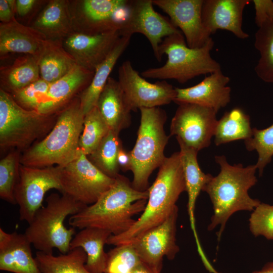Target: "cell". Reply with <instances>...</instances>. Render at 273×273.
Wrapping results in <instances>:
<instances>
[{"instance_id": "1", "label": "cell", "mask_w": 273, "mask_h": 273, "mask_svg": "<svg viewBox=\"0 0 273 273\" xmlns=\"http://www.w3.org/2000/svg\"><path fill=\"white\" fill-rule=\"evenodd\" d=\"M148 198L147 190H135L127 178L119 174L95 203L71 216L69 223L75 229L99 228L118 235L135 223L133 217L143 212Z\"/></svg>"}, {"instance_id": "2", "label": "cell", "mask_w": 273, "mask_h": 273, "mask_svg": "<svg viewBox=\"0 0 273 273\" xmlns=\"http://www.w3.org/2000/svg\"><path fill=\"white\" fill-rule=\"evenodd\" d=\"M220 171L204 187L203 191L209 195L213 205V213L208 230L212 231L218 225L217 240L219 241L230 217L239 211H253L261 202L253 199L249 190L257 182L255 164L244 167L242 164H230L223 156H215Z\"/></svg>"}, {"instance_id": "3", "label": "cell", "mask_w": 273, "mask_h": 273, "mask_svg": "<svg viewBox=\"0 0 273 273\" xmlns=\"http://www.w3.org/2000/svg\"><path fill=\"white\" fill-rule=\"evenodd\" d=\"M147 190V202L140 217L125 233L111 235L107 244L116 246L132 242L163 222L177 207L176 203L179 196L186 191L179 152L165 158L155 181Z\"/></svg>"}, {"instance_id": "4", "label": "cell", "mask_w": 273, "mask_h": 273, "mask_svg": "<svg viewBox=\"0 0 273 273\" xmlns=\"http://www.w3.org/2000/svg\"><path fill=\"white\" fill-rule=\"evenodd\" d=\"M85 115L76 96L58 113L55 124L42 140L21 154V165L36 168L64 166L78 155Z\"/></svg>"}, {"instance_id": "5", "label": "cell", "mask_w": 273, "mask_h": 273, "mask_svg": "<svg viewBox=\"0 0 273 273\" xmlns=\"http://www.w3.org/2000/svg\"><path fill=\"white\" fill-rule=\"evenodd\" d=\"M214 42L211 37L202 47L191 48L187 44L182 32L167 36L159 46V54L167 59L163 66L144 70L141 76L145 78L174 79L185 83L203 74L221 71L218 62L212 58L210 52Z\"/></svg>"}, {"instance_id": "6", "label": "cell", "mask_w": 273, "mask_h": 273, "mask_svg": "<svg viewBox=\"0 0 273 273\" xmlns=\"http://www.w3.org/2000/svg\"><path fill=\"white\" fill-rule=\"evenodd\" d=\"M46 202V205L36 212L28 223L24 234L37 251L53 253L56 248L66 254L70 251L71 242L76 234L75 228H67L64 221L86 205L58 193L50 195Z\"/></svg>"}, {"instance_id": "7", "label": "cell", "mask_w": 273, "mask_h": 273, "mask_svg": "<svg viewBox=\"0 0 273 273\" xmlns=\"http://www.w3.org/2000/svg\"><path fill=\"white\" fill-rule=\"evenodd\" d=\"M58 113L43 114L27 110L0 88L1 152L17 150L23 153L27 150L51 131Z\"/></svg>"}, {"instance_id": "8", "label": "cell", "mask_w": 273, "mask_h": 273, "mask_svg": "<svg viewBox=\"0 0 273 273\" xmlns=\"http://www.w3.org/2000/svg\"><path fill=\"white\" fill-rule=\"evenodd\" d=\"M138 137L130 151L133 174L131 183L134 189L140 191L148 189L149 178L153 171L159 168L166 157L164 151L169 136L164 126L167 116L159 107L142 108Z\"/></svg>"}, {"instance_id": "9", "label": "cell", "mask_w": 273, "mask_h": 273, "mask_svg": "<svg viewBox=\"0 0 273 273\" xmlns=\"http://www.w3.org/2000/svg\"><path fill=\"white\" fill-rule=\"evenodd\" d=\"M131 1H69L75 32L96 34L121 31L128 18Z\"/></svg>"}, {"instance_id": "10", "label": "cell", "mask_w": 273, "mask_h": 273, "mask_svg": "<svg viewBox=\"0 0 273 273\" xmlns=\"http://www.w3.org/2000/svg\"><path fill=\"white\" fill-rule=\"evenodd\" d=\"M61 167L60 192L86 206L95 203L115 181L97 168L81 150L75 159Z\"/></svg>"}, {"instance_id": "11", "label": "cell", "mask_w": 273, "mask_h": 273, "mask_svg": "<svg viewBox=\"0 0 273 273\" xmlns=\"http://www.w3.org/2000/svg\"><path fill=\"white\" fill-rule=\"evenodd\" d=\"M61 168L58 165L36 168L20 164L14 196L16 204L19 206L21 220L29 223L32 220L36 212L42 207L44 195L49 190L61 191Z\"/></svg>"}, {"instance_id": "12", "label": "cell", "mask_w": 273, "mask_h": 273, "mask_svg": "<svg viewBox=\"0 0 273 273\" xmlns=\"http://www.w3.org/2000/svg\"><path fill=\"white\" fill-rule=\"evenodd\" d=\"M216 113L207 107L180 104L171 120L170 135H175L198 152L207 148L214 134L217 122Z\"/></svg>"}, {"instance_id": "13", "label": "cell", "mask_w": 273, "mask_h": 273, "mask_svg": "<svg viewBox=\"0 0 273 273\" xmlns=\"http://www.w3.org/2000/svg\"><path fill=\"white\" fill-rule=\"evenodd\" d=\"M119 83L131 111L167 105L176 96L174 87L166 80L150 82L141 76L126 60L118 69Z\"/></svg>"}, {"instance_id": "14", "label": "cell", "mask_w": 273, "mask_h": 273, "mask_svg": "<svg viewBox=\"0 0 273 273\" xmlns=\"http://www.w3.org/2000/svg\"><path fill=\"white\" fill-rule=\"evenodd\" d=\"M178 207L161 223L147 231L132 242L141 261L161 273L164 256L173 259L179 251L176 242Z\"/></svg>"}, {"instance_id": "15", "label": "cell", "mask_w": 273, "mask_h": 273, "mask_svg": "<svg viewBox=\"0 0 273 273\" xmlns=\"http://www.w3.org/2000/svg\"><path fill=\"white\" fill-rule=\"evenodd\" d=\"M152 0L131 1L128 18L121 31V35L132 36L135 33L145 35L149 41L154 56L158 61L162 58L159 46L162 38L181 31L170 19L156 12Z\"/></svg>"}, {"instance_id": "16", "label": "cell", "mask_w": 273, "mask_h": 273, "mask_svg": "<svg viewBox=\"0 0 273 273\" xmlns=\"http://www.w3.org/2000/svg\"><path fill=\"white\" fill-rule=\"evenodd\" d=\"M152 2L180 29L189 47H201L211 37L202 20L203 0H152Z\"/></svg>"}, {"instance_id": "17", "label": "cell", "mask_w": 273, "mask_h": 273, "mask_svg": "<svg viewBox=\"0 0 273 273\" xmlns=\"http://www.w3.org/2000/svg\"><path fill=\"white\" fill-rule=\"evenodd\" d=\"M121 34L112 31L96 34L74 32L62 40L77 65L95 72L114 49Z\"/></svg>"}, {"instance_id": "18", "label": "cell", "mask_w": 273, "mask_h": 273, "mask_svg": "<svg viewBox=\"0 0 273 273\" xmlns=\"http://www.w3.org/2000/svg\"><path fill=\"white\" fill-rule=\"evenodd\" d=\"M230 78L222 71L210 74L197 84L187 88L175 87L173 101L178 105L195 104L208 107L216 113L231 101V87L227 85Z\"/></svg>"}, {"instance_id": "19", "label": "cell", "mask_w": 273, "mask_h": 273, "mask_svg": "<svg viewBox=\"0 0 273 273\" xmlns=\"http://www.w3.org/2000/svg\"><path fill=\"white\" fill-rule=\"evenodd\" d=\"M250 0H203V24L210 34L218 29L231 32L237 37L246 39L249 34L242 29L243 13Z\"/></svg>"}, {"instance_id": "20", "label": "cell", "mask_w": 273, "mask_h": 273, "mask_svg": "<svg viewBox=\"0 0 273 273\" xmlns=\"http://www.w3.org/2000/svg\"><path fill=\"white\" fill-rule=\"evenodd\" d=\"M94 73L76 65L65 75L50 84L46 99L37 111L43 114L57 113L90 84Z\"/></svg>"}, {"instance_id": "21", "label": "cell", "mask_w": 273, "mask_h": 273, "mask_svg": "<svg viewBox=\"0 0 273 273\" xmlns=\"http://www.w3.org/2000/svg\"><path fill=\"white\" fill-rule=\"evenodd\" d=\"M180 147L179 156L183 168L188 193V213L191 230L195 240L197 251L202 253L203 249L199 240L196 229L195 216L197 199L204 187L211 179L213 176L204 173L201 169L197 160L198 152L184 144L180 139L176 138Z\"/></svg>"}, {"instance_id": "22", "label": "cell", "mask_w": 273, "mask_h": 273, "mask_svg": "<svg viewBox=\"0 0 273 273\" xmlns=\"http://www.w3.org/2000/svg\"><path fill=\"white\" fill-rule=\"evenodd\" d=\"M24 234L0 228V269L13 273H41Z\"/></svg>"}, {"instance_id": "23", "label": "cell", "mask_w": 273, "mask_h": 273, "mask_svg": "<svg viewBox=\"0 0 273 273\" xmlns=\"http://www.w3.org/2000/svg\"><path fill=\"white\" fill-rule=\"evenodd\" d=\"M46 39L36 30L19 22L16 19L8 23H1V59L13 53L38 58Z\"/></svg>"}, {"instance_id": "24", "label": "cell", "mask_w": 273, "mask_h": 273, "mask_svg": "<svg viewBox=\"0 0 273 273\" xmlns=\"http://www.w3.org/2000/svg\"><path fill=\"white\" fill-rule=\"evenodd\" d=\"M47 40H62L75 32L68 0H51L31 22Z\"/></svg>"}, {"instance_id": "25", "label": "cell", "mask_w": 273, "mask_h": 273, "mask_svg": "<svg viewBox=\"0 0 273 273\" xmlns=\"http://www.w3.org/2000/svg\"><path fill=\"white\" fill-rule=\"evenodd\" d=\"M110 130L119 134L131 123L130 109L118 80L110 77L96 106Z\"/></svg>"}, {"instance_id": "26", "label": "cell", "mask_w": 273, "mask_h": 273, "mask_svg": "<svg viewBox=\"0 0 273 273\" xmlns=\"http://www.w3.org/2000/svg\"><path fill=\"white\" fill-rule=\"evenodd\" d=\"M111 233L106 230L86 228L81 230L73 237L70 250L81 248L86 254L85 267L90 273H105L108 254L105 251V245Z\"/></svg>"}, {"instance_id": "27", "label": "cell", "mask_w": 273, "mask_h": 273, "mask_svg": "<svg viewBox=\"0 0 273 273\" xmlns=\"http://www.w3.org/2000/svg\"><path fill=\"white\" fill-rule=\"evenodd\" d=\"M131 37L129 35H121L108 56L95 70L90 84L78 96L84 115L96 106L110 73L119 58L128 47Z\"/></svg>"}, {"instance_id": "28", "label": "cell", "mask_w": 273, "mask_h": 273, "mask_svg": "<svg viewBox=\"0 0 273 273\" xmlns=\"http://www.w3.org/2000/svg\"><path fill=\"white\" fill-rule=\"evenodd\" d=\"M38 64L40 78L50 83L65 75L77 65L63 47L62 40L47 39L38 55Z\"/></svg>"}, {"instance_id": "29", "label": "cell", "mask_w": 273, "mask_h": 273, "mask_svg": "<svg viewBox=\"0 0 273 273\" xmlns=\"http://www.w3.org/2000/svg\"><path fill=\"white\" fill-rule=\"evenodd\" d=\"M40 78L38 58L24 55L11 65L1 67L0 88L11 94Z\"/></svg>"}, {"instance_id": "30", "label": "cell", "mask_w": 273, "mask_h": 273, "mask_svg": "<svg viewBox=\"0 0 273 273\" xmlns=\"http://www.w3.org/2000/svg\"><path fill=\"white\" fill-rule=\"evenodd\" d=\"M249 116L237 107L225 112L217 120L214 132L216 146L250 138L252 134Z\"/></svg>"}, {"instance_id": "31", "label": "cell", "mask_w": 273, "mask_h": 273, "mask_svg": "<svg viewBox=\"0 0 273 273\" xmlns=\"http://www.w3.org/2000/svg\"><path fill=\"white\" fill-rule=\"evenodd\" d=\"M35 258L41 273H90L85 266L86 254L80 247L58 256L37 251Z\"/></svg>"}, {"instance_id": "32", "label": "cell", "mask_w": 273, "mask_h": 273, "mask_svg": "<svg viewBox=\"0 0 273 273\" xmlns=\"http://www.w3.org/2000/svg\"><path fill=\"white\" fill-rule=\"evenodd\" d=\"M122 146L119 134L110 130L97 149L87 157L103 173L115 178L119 174L117 159Z\"/></svg>"}, {"instance_id": "33", "label": "cell", "mask_w": 273, "mask_h": 273, "mask_svg": "<svg viewBox=\"0 0 273 273\" xmlns=\"http://www.w3.org/2000/svg\"><path fill=\"white\" fill-rule=\"evenodd\" d=\"M254 47L260 54L254 69L257 75L265 82L273 83V22L258 28L255 34Z\"/></svg>"}, {"instance_id": "34", "label": "cell", "mask_w": 273, "mask_h": 273, "mask_svg": "<svg viewBox=\"0 0 273 273\" xmlns=\"http://www.w3.org/2000/svg\"><path fill=\"white\" fill-rule=\"evenodd\" d=\"M97 107L85 115L83 128L79 139V149L85 155L92 154L110 131Z\"/></svg>"}, {"instance_id": "35", "label": "cell", "mask_w": 273, "mask_h": 273, "mask_svg": "<svg viewBox=\"0 0 273 273\" xmlns=\"http://www.w3.org/2000/svg\"><path fill=\"white\" fill-rule=\"evenodd\" d=\"M21 155L13 150L0 161V197L13 204H16L14 193L19 177Z\"/></svg>"}, {"instance_id": "36", "label": "cell", "mask_w": 273, "mask_h": 273, "mask_svg": "<svg viewBox=\"0 0 273 273\" xmlns=\"http://www.w3.org/2000/svg\"><path fill=\"white\" fill-rule=\"evenodd\" d=\"M244 143L248 151L257 152L258 159L255 165L261 176L273 157V123L262 129L253 128L252 136L245 140Z\"/></svg>"}, {"instance_id": "37", "label": "cell", "mask_w": 273, "mask_h": 273, "mask_svg": "<svg viewBox=\"0 0 273 273\" xmlns=\"http://www.w3.org/2000/svg\"><path fill=\"white\" fill-rule=\"evenodd\" d=\"M107 254L105 273H132L142 262L131 243L116 246Z\"/></svg>"}, {"instance_id": "38", "label": "cell", "mask_w": 273, "mask_h": 273, "mask_svg": "<svg viewBox=\"0 0 273 273\" xmlns=\"http://www.w3.org/2000/svg\"><path fill=\"white\" fill-rule=\"evenodd\" d=\"M50 84L40 78L11 95L22 108L29 111H37L46 99Z\"/></svg>"}, {"instance_id": "39", "label": "cell", "mask_w": 273, "mask_h": 273, "mask_svg": "<svg viewBox=\"0 0 273 273\" xmlns=\"http://www.w3.org/2000/svg\"><path fill=\"white\" fill-rule=\"evenodd\" d=\"M249 221L254 236L273 240V205L260 202L252 211Z\"/></svg>"}, {"instance_id": "40", "label": "cell", "mask_w": 273, "mask_h": 273, "mask_svg": "<svg viewBox=\"0 0 273 273\" xmlns=\"http://www.w3.org/2000/svg\"><path fill=\"white\" fill-rule=\"evenodd\" d=\"M255 10V22L258 28L263 24L273 22V1L253 0Z\"/></svg>"}, {"instance_id": "41", "label": "cell", "mask_w": 273, "mask_h": 273, "mask_svg": "<svg viewBox=\"0 0 273 273\" xmlns=\"http://www.w3.org/2000/svg\"><path fill=\"white\" fill-rule=\"evenodd\" d=\"M43 1L16 0V14L20 17H26L29 15Z\"/></svg>"}, {"instance_id": "42", "label": "cell", "mask_w": 273, "mask_h": 273, "mask_svg": "<svg viewBox=\"0 0 273 273\" xmlns=\"http://www.w3.org/2000/svg\"><path fill=\"white\" fill-rule=\"evenodd\" d=\"M117 160L119 169L123 171L131 170L132 162L130 151H126L122 146L118 151Z\"/></svg>"}, {"instance_id": "43", "label": "cell", "mask_w": 273, "mask_h": 273, "mask_svg": "<svg viewBox=\"0 0 273 273\" xmlns=\"http://www.w3.org/2000/svg\"><path fill=\"white\" fill-rule=\"evenodd\" d=\"M15 13L11 8L8 0H0L1 23H8L15 18Z\"/></svg>"}, {"instance_id": "44", "label": "cell", "mask_w": 273, "mask_h": 273, "mask_svg": "<svg viewBox=\"0 0 273 273\" xmlns=\"http://www.w3.org/2000/svg\"><path fill=\"white\" fill-rule=\"evenodd\" d=\"M132 273H158L147 265L141 262L132 271Z\"/></svg>"}, {"instance_id": "45", "label": "cell", "mask_w": 273, "mask_h": 273, "mask_svg": "<svg viewBox=\"0 0 273 273\" xmlns=\"http://www.w3.org/2000/svg\"><path fill=\"white\" fill-rule=\"evenodd\" d=\"M216 273H220L217 272ZM253 273H273V262L266 264L260 270L255 271Z\"/></svg>"}]
</instances>
